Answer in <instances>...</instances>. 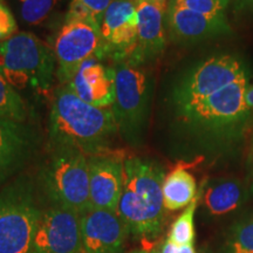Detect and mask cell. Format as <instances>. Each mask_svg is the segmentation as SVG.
<instances>
[{
  "instance_id": "obj_1",
  "label": "cell",
  "mask_w": 253,
  "mask_h": 253,
  "mask_svg": "<svg viewBox=\"0 0 253 253\" xmlns=\"http://www.w3.org/2000/svg\"><path fill=\"white\" fill-rule=\"evenodd\" d=\"M250 73L214 93L173 108L175 118L202 147H226L252 128L245 102Z\"/></svg>"
},
{
  "instance_id": "obj_2",
  "label": "cell",
  "mask_w": 253,
  "mask_h": 253,
  "mask_svg": "<svg viewBox=\"0 0 253 253\" xmlns=\"http://www.w3.org/2000/svg\"><path fill=\"white\" fill-rule=\"evenodd\" d=\"M118 125L112 108H97L62 84L55 90L49 116V149L74 148L88 156L108 153Z\"/></svg>"
},
{
  "instance_id": "obj_3",
  "label": "cell",
  "mask_w": 253,
  "mask_h": 253,
  "mask_svg": "<svg viewBox=\"0 0 253 253\" xmlns=\"http://www.w3.org/2000/svg\"><path fill=\"white\" fill-rule=\"evenodd\" d=\"M164 177L163 168L153 160H125V182L116 212L129 236L151 240L162 233L166 219L162 191Z\"/></svg>"
},
{
  "instance_id": "obj_4",
  "label": "cell",
  "mask_w": 253,
  "mask_h": 253,
  "mask_svg": "<svg viewBox=\"0 0 253 253\" xmlns=\"http://www.w3.org/2000/svg\"><path fill=\"white\" fill-rule=\"evenodd\" d=\"M41 201L37 182L27 173L0 189V253H36Z\"/></svg>"
},
{
  "instance_id": "obj_5",
  "label": "cell",
  "mask_w": 253,
  "mask_h": 253,
  "mask_svg": "<svg viewBox=\"0 0 253 253\" xmlns=\"http://www.w3.org/2000/svg\"><path fill=\"white\" fill-rule=\"evenodd\" d=\"M49 150L38 175L41 199L82 216L91 208L87 155L74 148Z\"/></svg>"
},
{
  "instance_id": "obj_6",
  "label": "cell",
  "mask_w": 253,
  "mask_h": 253,
  "mask_svg": "<svg viewBox=\"0 0 253 253\" xmlns=\"http://www.w3.org/2000/svg\"><path fill=\"white\" fill-rule=\"evenodd\" d=\"M115 101L112 110L119 134L130 145L141 144L150 112L153 81L141 66L115 63Z\"/></svg>"
},
{
  "instance_id": "obj_7",
  "label": "cell",
  "mask_w": 253,
  "mask_h": 253,
  "mask_svg": "<svg viewBox=\"0 0 253 253\" xmlns=\"http://www.w3.org/2000/svg\"><path fill=\"white\" fill-rule=\"evenodd\" d=\"M55 55L34 34L20 32L0 42V72H15L27 77L31 86L48 90L55 71Z\"/></svg>"
},
{
  "instance_id": "obj_8",
  "label": "cell",
  "mask_w": 253,
  "mask_h": 253,
  "mask_svg": "<svg viewBox=\"0 0 253 253\" xmlns=\"http://www.w3.org/2000/svg\"><path fill=\"white\" fill-rule=\"evenodd\" d=\"M249 73L239 56L220 54L211 56L185 73L176 82L171 93L172 108L208 96Z\"/></svg>"
},
{
  "instance_id": "obj_9",
  "label": "cell",
  "mask_w": 253,
  "mask_h": 253,
  "mask_svg": "<svg viewBox=\"0 0 253 253\" xmlns=\"http://www.w3.org/2000/svg\"><path fill=\"white\" fill-rule=\"evenodd\" d=\"M101 48L102 36L97 21H65L54 43L56 78L60 84H67L87 59L100 56Z\"/></svg>"
},
{
  "instance_id": "obj_10",
  "label": "cell",
  "mask_w": 253,
  "mask_h": 253,
  "mask_svg": "<svg viewBox=\"0 0 253 253\" xmlns=\"http://www.w3.org/2000/svg\"><path fill=\"white\" fill-rule=\"evenodd\" d=\"M36 253H82L81 216L69 209H42L36 236Z\"/></svg>"
},
{
  "instance_id": "obj_11",
  "label": "cell",
  "mask_w": 253,
  "mask_h": 253,
  "mask_svg": "<svg viewBox=\"0 0 253 253\" xmlns=\"http://www.w3.org/2000/svg\"><path fill=\"white\" fill-rule=\"evenodd\" d=\"M38 147L39 137L31 126L0 118V188L23 173Z\"/></svg>"
},
{
  "instance_id": "obj_12",
  "label": "cell",
  "mask_w": 253,
  "mask_h": 253,
  "mask_svg": "<svg viewBox=\"0 0 253 253\" xmlns=\"http://www.w3.org/2000/svg\"><path fill=\"white\" fill-rule=\"evenodd\" d=\"M82 253H123L129 232L116 211L90 208L81 216Z\"/></svg>"
},
{
  "instance_id": "obj_13",
  "label": "cell",
  "mask_w": 253,
  "mask_h": 253,
  "mask_svg": "<svg viewBox=\"0 0 253 253\" xmlns=\"http://www.w3.org/2000/svg\"><path fill=\"white\" fill-rule=\"evenodd\" d=\"M90 205L118 211L125 182V161L109 153L88 156Z\"/></svg>"
},
{
  "instance_id": "obj_14",
  "label": "cell",
  "mask_w": 253,
  "mask_h": 253,
  "mask_svg": "<svg viewBox=\"0 0 253 253\" xmlns=\"http://www.w3.org/2000/svg\"><path fill=\"white\" fill-rule=\"evenodd\" d=\"M99 55L81 65L67 86L82 101L97 108H112L115 101V67L101 62Z\"/></svg>"
},
{
  "instance_id": "obj_15",
  "label": "cell",
  "mask_w": 253,
  "mask_h": 253,
  "mask_svg": "<svg viewBox=\"0 0 253 253\" xmlns=\"http://www.w3.org/2000/svg\"><path fill=\"white\" fill-rule=\"evenodd\" d=\"M137 14V48L131 65L141 66L156 59L166 48L164 15L167 8L153 0H134Z\"/></svg>"
},
{
  "instance_id": "obj_16",
  "label": "cell",
  "mask_w": 253,
  "mask_h": 253,
  "mask_svg": "<svg viewBox=\"0 0 253 253\" xmlns=\"http://www.w3.org/2000/svg\"><path fill=\"white\" fill-rule=\"evenodd\" d=\"M166 20L170 38L177 42L194 43L232 32L226 18L208 17L172 4L168 5Z\"/></svg>"
},
{
  "instance_id": "obj_17",
  "label": "cell",
  "mask_w": 253,
  "mask_h": 253,
  "mask_svg": "<svg viewBox=\"0 0 253 253\" xmlns=\"http://www.w3.org/2000/svg\"><path fill=\"white\" fill-rule=\"evenodd\" d=\"M249 198V188L236 177H221L201 186L202 213L207 219H219L240 210Z\"/></svg>"
},
{
  "instance_id": "obj_18",
  "label": "cell",
  "mask_w": 253,
  "mask_h": 253,
  "mask_svg": "<svg viewBox=\"0 0 253 253\" xmlns=\"http://www.w3.org/2000/svg\"><path fill=\"white\" fill-rule=\"evenodd\" d=\"M162 191L164 207L170 211L186 208L198 194L195 177L184 168H176L164 177Z\"/></svg>"
},
{
  "instance_id": "obj_19",
  "label": "cell",
  "mask_w": 253,
  "mask_h": 253,
  "mask_svg": "<svg viewBox=\"0 0 253 253\" xmlns=\"http://www.w3.org/2000/svg\"><path fill=\"white\" fill-rule=\"evenodd\" d=\"M132 23H137L134 0H113L104 12L100 24L102 42L119 28Z\"/></svg>"
},
{
  "instance_id": "obj_20",
  "label": "cell",
  "mask_w": 253,
  "mask_h": 253,
  "mask_svg": "<svg viewBox=\"0 0 253 253\" xmlns=\"http://www.w3.org/2000/svg\"><path fill=\"white\" fill-rule=\"evenodd\" d=\"M217 253H253V216L240 218L229 227Z\"/></svg>"
},
{
  "instance_id": "obj_21",
  "label": "cell",
  "mask_w": 253,
  "mask_h": 253,
  "mask_svg": "<svg viewBox=\"0 0 253 253\" xmlns=\"http://www.w3.org/2000/svg\"><path fill=\"white\" fill-rule=\"evenodd\" d=\"M201 201V189L194 201L176 218L169 231L168 239L176 245H192L195 242V214Z\"/></svg>"
},
{
  "instance_id": "obj_22",
  "label": "cell",
  "mask_w": 253,
  "mask_h": 253,
  "mask_svg": "<svg viewBox=\"0 0 253 253\" xmlns=\"http://www.w3.org/2000/svg\"><path fill=\"white\" fill-rule=\"evenodd\" d=\"M0 118L25 122L27 109L23 97L0 74Z\"/></svg>"
},
{
  "instance_id": "obj_23",
  "label": "cell",
  "mask_w": 253,
  "mask_h": 253,
  "mask_svg": "<svg viewBox=\"0 0 253 253\" xmlns=\"http://www.w3.org/2000/svg\"><path fill=\"white\" fill-rule=\"evenodd\" d=\"M230 0H170L169 4L191 9L212 18H226L225 11Z\"/></svg>"
},
{
  "instance_id": "obj_24",
  "label": "cell",
  "mask_w": 253,
  "mask_h": 253,
  "mask_svg": "<svg viewBox=\"0 0 253 253\" xmlns=\"http://www.w3.org/2000/svg\"><path fill=\"white\" fill-rule=\"evenodd\" d=\"M58 0H20V13L24 21L39 25L50 14Z\"/></svg>"
},
{
  "instance_id": "obj_25",
  "label": "cell",
  "mask_w": 253,
  "mask_h": 253,
  "mask_svg": "<svg viewBox=\"0 0 253 253\" xmlns=\"http://www.w3.org/2000/svg\"><path fill=\"white\" fill-rule=\"evenodd\" d=\"M17 30L18 26L13 14L7 6L0 1V42L14 36Z\"/></svg>"
},
{
  "instance_id": "obj_26",
  "label": "cell",
  "mask_w": 253,
  "mask_h": 253,
  "mask_svg": "<svg viewBox=\"0 0 253 253\" xmlns=\"http://www.w3.org/2000/svg\"><path fill=\"white\" fill-rule=\"evenodd\" d=\"M71 20L97 21V23H99V20L94 17L89 9H88L86 6L82 5L79 0H72L71 5H69L67 15H66V21Z\"/></svg>"
},
{
  "instance_id": "obj_27",
  "label": "cell",
  "mask_w": 253,
  "mask_h": 253,
  "mask_svg": "<svg viewBox=\"0 0 253 253\" xmlns=\"http://www.w3.org/2000/svg\"><path fill=\"white\" fill-rule=\"evenodd\" d=\"M79 1H80L84 6H86L101 24L104 12L108 8V6L113 0H79Z\"/></svg>"
},
{
  "instance_id": "obj_28",
  "label": "cell",
  "mask_w": 253,
  "mask_h": 253,
  "mask_svg": "<svg viewBox=\"0 0 253 253\" xmlns=\"http://www.w3.org/2000/svg\"><path fill=\"white\" fill-rule=\"evenodd\" d=\"M246 176H248L249 186L253 190V138L248 154V158H246Z\"/></svg>"
},
{
  "instance_id": "obj_29",
  "label": "cell",
  "mask_w": 253,
  "mask_h": 253,
  "mask_svg": "<svg viewBox=\"0 0 253 253\" xmlns=\"http://www.w3.org/2000/svg\"><path fill=\"white\" fill-rule=\"evenodd\" d=\"M235 9L242 13L253 14V0H235Z\"/></svg>"
},
{
  "instance_id": "obj_30",
  "label": "cell",
  "mask_w": 253,
  "mask_h": 253,
  "mask_svg": "<svg viewBox=\"0 0 253 253\" xmlns=\"http://www.w3.org/2000/svg\"><path fill=\"white\" fill-rule=\"evenodd\" d=\"M175 249L176 246L173 243L170 242L169 239H167L166 242H164V244L162 245V248H161V253H175Z\"/></svg>"
},
{
  "instance_id": "obj_31",
  "label": "cell",
  "mask_w": 253,
  "mask_h": 253,
  "mask_svg": "<svg viewBox=\"0 0 253 253\" xmlns=\"http://www.w3.org/2000/svg\"><path fill=\"white\" fill-rule=\"evenodd\" d=\"M130 253H161V251L154 248H143V249L134 250V251H131Z\"/></svg>"
},
{
  "instance_id": "obj_32",
  "label": "cell",
  "mask_w": 253,
  "mask_h": 253,
  "mask_svg": "<svg viewBox=\"0 0 253 253\" xmlns=\"http://www.w3.org/2000/svg\"><path fill=\"white\" fill-rule=\"evenodd\" d=\"M153 1H155V2H157V4H160V5H162V6H164V7H168V0H153Z\"/></svg>"
}]
</instances>
